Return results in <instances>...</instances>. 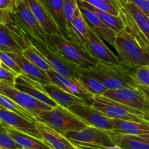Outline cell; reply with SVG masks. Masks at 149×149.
Listing matches in <instances>:
<instances>
[{
	"mask_svg": "<svg viewBox=\"0 0 149 149\" xmlns=\"http://www.w3.org/2000/svg\"><path fill=\"white\" fill-rule=\"evenodd\" d=\"M136 68L137 67L132 66L122 61L116 65L98 61L94 68L83 69L81 74L97 79L107 90L123 87L138 88L141 84L137 81L135 75Z\"/></svg>",
	"mask_w": 149,
	"mask_h": 149,
	"instance_id": "cell-1",
	"label": "cell"
},
{
	"mask_svg": "<svg viewBox=\"0 0 149 149\" xmlns=\"http://www.w3.org/2000/svg\"><path fill=\"white\" fill-rule=\"evenodd\" d=\"M47 39L48 43L60 55L81 69L94 68L98 62L81 45L67 39L61 34V32L53 33L47 36Z\"/></svg>",
	"mask_w": 149,
	"mask_h": 149,
	"instance_id": "cell-2",
	"label": "cell"
},
{
	"mask_svg": "<svg viewBox=\"0 0 149 149\" xmlns=\"http://www.w3.org/2000/svg\"><path fill=\"white\" fill-rule=\"evenodd\" d=\"M13 16H14V15H13ZM15 20H17V23L19 24L22 31H23L25 39L29 42L30 45H33L43 55L44 58L52 65V68L55 71L71 79H78L79 78L83 69L76 65L75 64L68 62V61L64 59L50 46V45L47 42H43L38 38L35 37L17 21V19L15 18Z\"/></svg>",
	"mask_w": 149,
	"mask_h": 149,
	"instance_id": "cell-3",
	"label": "cell"
},
{
	"mask_svg": "<svg viewBox=\"0 0 149 149\" xmlns=\"http://www.w3.org/2000/svg\"><path fill=\"white\" fill-rule=\"evenodd\" d=\"M36 119L46 124L63 135L69 131H79L88 127L74 113L59 105L50 110L41 112Z\"/></svg>",
	"mask_w": 149,
	"mask_h": 149,
	"instance_id": "cell-4",
	"label": "cell"
},
{
	"mask_svg": "<svg viewBox=\"0 0 149 149\" xmlns=\"http://www.w3.org/2000/svg\"><path fill=\"white\" fill-rule=\"evenodd\" d=\"M114 47L122 61L134 67L149 66V55L126 29L116 34Z\"/></svg>",
	"mask_w": 149,
	"mask_h": 149,
	"instance_id": "cell-5",
	"label": "cell"
},
{
	"mask_svg": "<svg viewBox=\"0 0 149 149\" xmlns=\"http://www.w3.org/2000/svg\"><path fill=\"white\" fill-rule=\"evenodd\" d=\"M93 107L109 118L140 122L149 125L144 112L124 105L104 95H94Z\"/></svg>",
	"mask_w": 149,
	"mask_h": 149,
	"instance_id": "cell-6",
	"label": "cell"
},
{
	"mask_svg": "<svg viewBox=\"0 0 149 149\" xmlns=\"http://www.w3.org/2000/svg\"><path fill=\"white\" fill-rule=\"evenodd\" d=\"M65 136L74 145H91L100 146H114L107 130L88 126L79 131H69Z\"/></svg>",
	"mask_w": 149,
	"mask_h": 149,
	"instance_id": "cell-7",
	"label": "cell"
},
{
	"mask_svg": "<svg viewBox=\"0 0 149 149\" xmlns=\"http://www.w3.org/2000/svg\"><path fill=\"white\" fill-rule=\"evenodd\" d=\"M103 95L149 115L148 99L140 87H123L116 90H107Z\"/></svg>",
	"mask_w": 149,
	"mask_h": 149,
	"instance_id": "cell-8",
	"label": "cell"
},
{
	"mask_svg": "<svg viewBox=\"0 0 149 149\" xmlns=\"http://www.w3.org/2000/svg\"><path fill=\"white\" fill-rule=\"evenodd\" d=\"M0 94L8 97L23 107L35 118L44 111L50 110L52 107L31 97L27 93L16 89L7 83L0 81Z\"/></svg>",
	"mask_w": 149,
	"mask_h": 149,
	"instance_id": "cell-9",
	"label": "cell"
},
{
	"mask_svg": "<svg viewBox=\"0 0 149 149\" xmlns=\"http://www.w3.org/2000/svg\"><path fill=\"white\" fill-rule=\"evenodd\" d=\"M68 110L85 122L88 126L94 127L104 130H112L111 118L99 111L92 106L84 104H73L68 108Z\"/></svg>",
	"mask_w": 149,
	"mask_h": 149,
	"instance_id": "cell-10",
	"label": "cell"
},
{
	"mask_svg": "<svg viewBox=\"0 0 149 149\" xmlns=\"http://www.w3.org/2000/svg\"><path fill=\"white\" fill-rule=\"evenodd\" d=\"M11 13L17 21L33 36L43 42H47L46 34L32 13L26 0H16L15 7Z\"/></svg>",
	"mask_w": 149,
	"mask_h": 149,
	"instance_id": "cell-11",
	"label": "cell"
},
{
	"mask_svg": "<svg viewBox=\"0 0 149 149\" xmlns=\"http://www.w3.org/2000/svg\"><path fill=\"white\" fill-rule=\"evenodd\" d=\"M0 122L17 131L42 139V135L36 128L34 122H32L17 113L5 109H0Z\"/></svg>",
	"mask_w": 149,
	"mask_h": 149,
	"instance_id": "cell-12",
	"label": "cell"
},
{
	"mask_svg": "<svg viewBox=\"0 0 149 149\" xmlns=\"http://www.w3.org/2000/svg\"><path fill=\"white\" fill-rule=\"evenodd\" d=\"M88 28V52L98 61L111 64L120 63L121 61L103 42L101 38Z\"/></svg>",
	"mask_w": 149,
	"mask_h": 149,
	"instance_id": "cell-13",
	"label": "cell"
},
{
	"mask_svg": "<svg viewBox=\"0 0 149 149\" xmlns=\"http://www.w3.org/2000/svg\"><path fill=\"white\" fill-rule=\"evenodd\" d=\"M14 87L52 108L58 105L45 93L40 83L28 78L23 74L16 77Z\"/></svg>",
	"mask_w": 149,
	"mask_h": 149,
	"instance_id": "cell-14",
	"label": "cell"
},
{
	"mask_svg": "<svg viewBox=\"0 0 149 149\" xmlns=\"http://www.w3.org/2000/svg\"><path fill=\"white\" fill-rule=\"evenodd\" d=\"M77 5L87 26L97 36L104 39L111 45L114 47L115 39H116L117 33L108 27L106 24H104L93 12L82 6L79 5V4Z\"/></svg>",
	"mask_w": 149,
	"mask_h": 149,
	"instance_id": "cell-15",
	"label": "cell"
},
{
	"mask_svg": "<svg viewBox=\"0 0 149 149\" xmlns=\"http://www.w3.org/2000/svg\"><path fill=\"white\" fill-rule=\"evenodd\" d=\"M45 9L58 26L61 34L68 40L74 42L67 27L64 13L63 0H40Z\"/></svg>",
	"mask_w": 149,
	"mask_h": 149,
	"instance_id": "cell-16",
	"label": "cell"
},
{
	"mask_svg": "<svg viewBox=\"0 0 149 149\" xmlns=\"http://www.w3.org/2000/svg\"><path fill=\"white\" fill-rule=\"evenodd\" d=\"M26 1L33 15L39 22L42 30L46 34L47 38L53 33L60 32L57 25L53 21L52 17L49 16V13L40 0H26Z\"/></svg>",
	"mask_w": 149,
	"mask_h": 149,
	"instance_id": "cell-17",
	"label": "cell"
},
{
	"mask_svg": "<svg viewBox=\"0 0 149 149\" xmlns=\"http://www.w3.org/2000/svg\"><path fill=\"white\" fill-rule=\"evenodd\" d=\"M35 125L42 135L43 141L52 149H77L65 136L58 133L46 124L36 121Z\"/></svg>",
	"mask_w": 149,
	"mask_h": 149,
	"instance_id": "cell-18",
	"label": "cell"
},
{
	"mask_svg": "<svg viewBox=\"0 0 149 149\" xmlns=\"http://www.w3.org/2000/svg\"><path fill=\"white\" fill-rule=\"evenodd\" d=\"M11 54L21 69L22 74L42 84H52L51 80L49 79L45 71L38 68L36 65L26 59L23 55H19L16 53Z\"/></svg>",
	"mask_w": 149,
	"mask_h": 149,
	"instance_id": "cell-19",
	"label": "cell"
},
{
	"mask_svg": "<svg viewBox=\"0 0 149 149\" xmlns=\"http://www.w3.org/2000/svg\"><path fill=\"white\" fill-rule=\"evenodd\" d=\"M42 87L51 99H52L58 105L63 106L65 109H68L70 106L73 104H77V103L84 104L85 103L80 98L70 94L65 90L60 88L53 84H42Z\"/></svg>",
	"mask_w": 149,
	"mask_h": 149,
	"instance_id": "cell-20",
	"label": "cell"
},
{
	"mask_svg": "<svg viewBox=\"0 0 149 149\" xmlns=\"http://www.w3.org/2000/svg\"><path fill=\"white\" fill-rule=\"evenodd\" d=\"M112 131L123 135H141L149 133V125L111 118Z\"/></svg>",
	"mask_w": 149,
	"mask_h": 149,
	"instance_id": "cell-21",
	"label": "cell"
},
{
	"mask_svg": "<svg viewBox=\"0 0 149 149\" xmlns=\"http://www.w3.org/2000/svg\"><path fill=\"white\" fill-rule=\"evenodd\" d=\"M115 146L122 149H149V142L138 135H123L112 130L107 131Z\"/></svg>",
	"mask_w": 149,
	"mask_h": 149,
	"instance_id": "cell-22",
	"label": "cell"
},
{
	"mask_svg": "<svg viewBox=\"0 0 149 149\" xmlns=\"http://www.w3.org/2000/svg\"><path fill=\"white\" fill-rule=\"evenodd\" d=\"M21 149H52L43 140L17 131L4 125Z\"/></svg>",
	"mask_w": 149,
	"mask_h": 149,
	"instance_id": "cell-23",
	"label": "cell"
},
{
	"mask_svg": "<svg viewBox=\"0 0 149 149\" xmlns=\"http://www.w3.org/2000/svg\"><path fill=\"white\" fill-rule=\"evenodd\" d=\"M77 4L81 5L85 8L88 9L90 11L93 12L104 24H106L108 27L110 28L113 31H114L116 33H119L122 30L125 29V23H124L122 17L119 15V16L113 15L110 14L109 13L100 10L96 7H93V5L90 4L89 3L85 2V1H77Z\"/></svg>",
	"mask_w": 149,
	"mask_h": 149,
	"instance_id": "cell-24",
	"label": "cell"
},
{
	"mask_svg": "<svg viewBox=\"0 0 149 149\" xmlns=\"http://www.w3.org/2000/svg\"><path fill=\"white\" fill-rule=\"evenodd\" d=\"M0 50L23 55V49L16 34L4 23H0Z\"/></svg>",
	"mask_w": 149,
	"mask_h": 149,
	"instance_id": "cell-25",
	"label": "cell"
},
{
	"mask_svg": "<svg viewBox=\"0 0 149 149\" xmlns=\"http://www.w3.org/2000/svg\"><path fill=\"white\" fill-rule=\"evenodd\" d=\"M72 29L81 46L88 52V28L79 8L77 9L74 15L72 21Z\"/></svg>",
	"mask_w": 149,
	"mask_h": 149,
	"instance_id": "cell-26",
	"label": "cell"
},
{
	"mask_svg": "<svg viewBox=\"0 0 149 149\" xmlns=\"http://www.w3.org/2000/svg\"><path fill=\"white\" fill-rule=\"evenodd\" d=\"M124 8L127 10L132 20L138 26L140 30L144 33L149 40V18L132 3L127 1L123 6Z\"/></svg>",
	"mask_w": 149,
	"mask_h": 149,
	"instance_id": "cell-27",
	"label": "cell"
},
{
	"mask_svg": "<svg viewBox=\"0 0 149 149\" xmlns=\"http://www.w3.org/2000/svg\"><path fill=\"white\" fill-rule=\"evenodd\" d=\"M85 1L100 10L113 15L119 16L123 6L119 0H77V1Z\"/></svg>",
	"mask_w": 149,
	"mask_h": 149,
	"instance_id": "cell-28",
	"label": "cell"
},
{
	"mask_svg": "<svg viewBox=\"0 0 149 149\" xmlns=\"http://www.w3.org/2000/svg\"><path fill=\"white\" fill-rule=\"evenodd\" d=\"M23 55L29 60L30 62L34 64L35 65L42 69V71H46L48 70L53 69L52 65L47 61L43 57V55L33 46L30 45L23 50Z\"/></svg>",
	"mask_w": 149,
	"mask_h": 149,
	"instance_id": "cell-29",
	"label": "cell"
},
{
	"mask_svg": "<svg viewBox=\"0 0 149 149\" xmlns=\"http://www.w3.org/2000/svg\"><path fill=\"white\" fill-rule=\"evenodd\" d=\"M0 106L2 107L3 109H5L10 111L13 112V113H17L19 116L28 119L32 122L36 123V119L31 113H29L27 110L23 109L20 106H19L17 103L13 101L12 99L9 98L8 97L3 95L0 94Z\"/></svg>",
	"mask_w": 149,
	"mask_h": 149,
	"instance_id": "cell-30",
	"label": "cell"
},
{
	"mask_svg": "<svg viewBox=\"0 0 149 149\" xmlns=\"http://www.w3.org/2000/svg\"><path fill=\"white\" fill-rule=\"evenodd\" d=\"M68 93L79 97L87 105L92 106L94 100V95L90 93L85 86L77 79H73L72 83L68 87Z\"/></svg>",
	"mask_w": 149,
	"mask_h": 149,
	"instance_id": "cell-31",
	"label": "cell"
},
{
	"mask_svg": "<svg viewBox=\"0 0 149 149\" xmlns=\"http://www.w3.org/2000/svg\"><path fill=\"white\" fill-rule=\"evenodd\" d=\"M78 80L81 81L85 86L86 88L93 95H103L105 92L107 90V88L103 85L101 81L92 76L81 74Z\"/></svg>",
	"mask_w": 149,
	"mask_h": 149,
	"instance_id": "cell-32",
	"label": "cell"
},
{
	"mask_svg": "<svg viewBox=\"0 0 149 149\" xmlns=\"http://www.w3.org/2000/svg\"><path fill=\"white\" fill-rule=\"evenodd\" d=\"M64 1V13H65V20H66L67 27L68 30L71 34L73 41L76 43L79 44L78 39L76 36L74 31L72 29V21L74 20V15H75L76 10L78 8L77 0H63Z\"/></svg>",
	"mask_w": 149,
	"mask_h": 149,
	"instance_id": "cell-33",
	"label": "cell"
},
{
	"mask_svg": "<svg viewBox=\"0 0 149 149\" xmlns=\"http://www.w3.org/2000/svg\"><path fill=\"white\" fill-rule=\"evenodd\" d=\"M45 73L48 76L49 79L51 80L52 84H55V85L58 86L60 88L68 92V87L71 84L74 79L66 77V76L63 75L61 73L55 71L54 69L48 70V71H45Z\"/></svg>",
	"mask_w": 149,
	"mask_h": 149,
	"instance_id": "cell-34",
	"label": "cell"
},
{
	"mask_svg": "<svg viewBox=\"0 0 149 149\" xmlns=\"http://www.w3.org/2000/svg\"><path fill=\"white\" fill-rule=\"evenodd\" d=\"M0 148L21 149L1 122H0Z\"/></svg>",
	"mask_w": 149,
	"mask_h": 149,
	"instance_id": "cell-35",
	"label": "cell"
},
{
	"mask_svg": "<svg viewBox=\"0 0 149 149\" xmlns=\"http://www.w3.org/2000/svg\"><path fill=\"white\" fill-rule=\"evenodd\" d=\"M0 61L2 64H4L6 67L11 70L13 72L16 74V76H18L22 74V71L20 68L19 65L15 61L13 55L10 52H3L0 50Z\"/></svg>",
	"mask_w": 149,
	"mask_h": 149,
	"instance_id": "cell-36",
	"label": "cell"
},
{
	"mask_svg": "<svg viewBox=\"0 0 149 149\" xmlns=\"http://www.w3.org/2000/svg\"><path fill=\"white\" fill-rule=\"evenodd\" d=\"M16 77L17 76L14 72L1 63V65H0V81L14 86Z\"/></svg>",
	"mask_w": 149,
	"mask_h": 149,
	"instance_id": "cell-37",
	"label": "cell"
},
{
	"mask_svg": "<svg viewBox=\"0 0 149 149\" xmlns=\"http://www.w3.org/2000/svg\"><path fill=\"white\" fill-rule=\"evenodd\" d=\"M137 81L141 85L149 87V66L138 67L135 72Z\"/></svg>",
	"mask_w": 149,
	"mask_h": 149,
	"instance_id": "cell-38",
	"label": "cell"
},
{
	"mask_svg": "<svg viewBox=\"0 0 149 149\" xmlns=\"http://www.w3.org/2000/svg\"><path fill=\"white\" fill-rule=\"evenodd\" d=\"M138 7L149 18V0H127Z\"/></svg>",
	"mask_w": 149,
	"mask_h": 149,
	"instance_id": "cell-39",
	"label": "cell"
},
{
	"mask_svg": "<svg viewBox=\"0 0 149 149\" xmlns=\"http://www.w3.org/2000/svg\"><path fill=\"white\" fill-rule=\"evenodd\" d=\"M16 0H0V10L12 12L15 9Z\"/></svg>",
	"mask_w": 149,
	"mask_h": 149,
	"instance_id": "cell-40",
	"label": "cell"
},
{
	"mask_svg": "<svg viewBox=\"0 0 149 149\" xmlns=\"http://www.w3.org/2000/svg\"><path fill=\"white\" fill-rule=\"evenodd\" d=\"M77 148L79 149H122L117 146H91V145H74Z\"/></svg>",
	"mask_w": 149,
	"mask_h": 149,
	"instance_id": "cell-41",
	"label": "cell"
},
{
	"mask_svg": "<svg viewBox=\"0 0 149 149\" xmlns=\"http://www.w3.org/2000/svg\"><path fill=\"white\" fill-rule=\"evenodd\" d=\"M10 12L0 10V23H7L10 19Z\"/></svg>",
	"mask_w": 149,
	"mask_h": 149,
	"instance_id": "cell-42",
	"label": "cell"
},
{
	"mask_svg": "<svg viewBox=\"0 0 149 149\" xmlns=\"http://www.w3.org/2000/svg\"><path fill=\"white\" fill-rule=\"evenodd\" d=\"M140 89L143 92V93L145 94L146 97V98L148 99V101L149 103V87H146V86H144V85H140Z\"/></svg>",
	"mask_w": 149,
	"mask_h": 149,
	"instance_id": "cell-43",
	"label": "cell"
},
{
	"mask_svg": "<svg viewBox=\"0 0 149 149\" xmlns=\"http://www.w3.org/2000/svg\"><path fill=\"white\" fill-rule=\"evenodd\" d=\"M138 136L141 137V138H142L143 139L146 140V141H148V142H149V133H148V134H144V135H138Z\"/></svg>",
	"mask_w": 149,
	"mask_h": 149,
	"instance_id": "cell-44",
	"label": "cell"
},
{
	"mask_svg": "<svg viewBox=\"0 0 149 149\" xmlns=\"http://www.w3.org/2000/svg\"><path fill=\"white\" fill-rule=\"evenodd\" d=\"M119 1L122 4V6H124V4L127 2V0H119Z\"/></svg>",
	"mask_w": 149,
	"mask_h": 149,
	"instance_id": "cell-45",
	"label": "cell"
},
{
	"mask_svg": "<svg viewBox=\"0 0 149 149\" xmlns=\"http://www.w3.org/2000/svg\"><path fill=\"white\" fill-rule=\"evenodd\" d=\"M146 120H148L149 122V115H147L146 117Z\"/></svg>",
	"mask_w": 149,
	"mask_h": 149,
	"instance_id": "cell-46",
	"label": "cell"
},
{
	"mask_svg": "<svg viewBox=\"0 0 149 149\" xmlns=\"http://www.w3.org/2000/svg\"><path fill=\"white\" fill-rule=\"evenodd\" d=\"M0 65H1V61H0Z\"/></svg>",
	"mask_w": 149,
	"mask_h": 149,
	"instance_id": "cell-47",
	"label": "cell"
},
{
	"mask_svg": "<svg viewBox=\"0 0 149 149\" xmlns=\"http://www.w3.org/2000/svg\"><path fill=\"white\" fill-rule=\"evenodd\" d=\"M0 109H2V107H1V106H0Z\"/></svg>",
	"mask_w": 149,
	"mask_h": 149,
	"instance_id": "cell-48",
	"label": "cell"
},
{
	"mask_svg": "<svg viewBox=\"0 0 149 149\" xmlns=\"http://www.w3.org/2000/svg\"><path fill=\"white\" fill-rule=\"evenodd\" d=\"M77 149H79V148H77Z\"/></svg>",
	"mask_w": 149,
	"mask_h": 149,
	"instance_id": "cell-49",
	"label": "cell"
},
{
	"mask_svg": "<svg viewBox=\"0 0 149 149\" xmlns=\"http://www.w3.org/2000/svg\"><path fill=\"white\" fill-rule=\"evenodd\" d=\"M0 149H1V148H0Z\"/></svg>",
	"mask_w": 149,
	"mask_h": 149,
	"instance_id": "cell-50",
	"label": "cell"
}]
</instances>
